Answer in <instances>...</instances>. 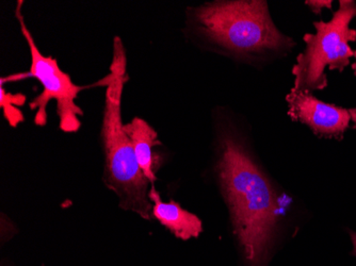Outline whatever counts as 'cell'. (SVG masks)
Returning <instances> with one entry per match:
<instances>
[{"label": "cell", "mask_w": 356, "mask_h": 266, "mask_svg": "<svg viewBox=\"0 0 356 266\" xmlns=\"http://www.w3.org/2000/svg\"><path fill=\"white\" fill-rule=\"evenodd\" d=\"M215 171L245 266H269L289 225L291 201L256 157L245 130L215 113Z\"/></svg>", "instance_id": "cell-1"}, {"label": "cell", "mask_w": 356, "mask_h": 266, "mask_svg": "<svg viewBox=\"0 0 356 266\" xmlns=\"http://www.w3.org/2000/svg\"><path fill=\"white\" fill-rule=\"evenodd\" d=\"M185 33L205 51L250 65L281 59L296 46L275 25L265 0H216L189 7Z\"/></svg>", "instance_id": "cell-2"}, {"label": "cell", "mask_w": 356, "mask_h": 266, "mask_svg": "<svg viewBox=\"0 0 356 266\" xmlns=\"http://www.w3.org/2000/svg\"><path fill=\"white\" fill-rule=\"evenodd\" d=\"M105 106L102 119L101 139L105 155L104 181L119 198V206L126 211L151 219L149 201L151 182L140 169L131 139L124 129L122 99L128 81L127 55L121 38L115 37L109 73L103 78Z\"/></svg>", "instance_id": "cell-3"}, {"label": "cell", "mask_w": 356, "mask_h": 266, "mask_svg": "<svg viewBox=\"0 0 356 266\" xmlns=\"http://www.w3.org/2000/svg\"><path fill=\"white\" fill-rule=\"evenodd\" d=\"M356 17V1L341 0L329 22H315L316 33H306L304 51L296 58L293 89L313 94L327 87L325 69L343 73L354 57L350 43L356 41L351 23Z\"/></svg>", "instance_id": "cell-4"}, {"label": "cell", "mask_w": 356, "mask_h": 266, "mask_svg": "<svg viewBox=\"0 0 356 266\" xmlns=\"http://www.w3.org/2000/svg\"><path fill=\"white\" fill-rule=\"evenodd\" d=\"M23 1H17L15 9L16 19L19 21V30L29 48L30 67L26 73L16 74L1 78L0 82L19 81L27 78H35L41 83L43 91L29 103L30 110H37L35 115V125L43 127L47 124V106L51 101H56L59 128L65 133H74L81 127L80 116L83 111L76 103L78 94L92 87H103V79L95 85H77L74 83L69 74L62 71L57 60L51 56H44L35 43V38L27 27L23 14Z\"/></svg>", "instance_id": "cell-5"}, {"label": "cell", "mask_w": 356, "mask_h": 266, "mask_svg": "<svg viewBox=\"0 0 356 266\" xmlns=\"http://www.w3.org/2000/svg\"><path fill=\"white\" fill-rule=\"evenodd\" d=\"M286 101L291 121L307 126L320 138L341 139L352 122L349 109L319 101L307 92L291 89Z\"/></svg>", "instance_id": "cell-6"}, {"label": "cell", "mask_w": 356, "mask_h": 266, "mask_svg": "<svg viewBox=\"0 0 356 266\" xmlns=\"http://www.w3.org/2000/svg\"><path fill=\"white\" fill-rule=\"evenodd\" d=\"M149 197L153 206L152 216L178 239L187 241L199 237L203 232V223L199 216L175 201L165 203L154 185L149 189Z\"/></svg>", "instance_id": "cell-7"}, {"label": "cell", "mask_w": 356, "mask_h": 266, "mask_svg": "<svg viewBox=\"0 0 356 266\" xmlns=\"http://www.w3.org/2000/svg\"><path fill=\"white\" fill-rule=\"evenodd\" d=\"M124 129L133 144L140 169L153 185L157 180L158 167V155L154 153V148L161 145L157 132L141 117H135L129 123L124 124Z\"/></svg>", "instance_id": "cell-8"}, {"label": "cell", "mask_w": 356, "mask_h": 266, "mask_svg": "<svg viewBox=\"0 0 356 266\" xmlns=\"http://www.w3.org/2000/svg\"><path fill=\"white\" fill-rule=\"evenodd\" d=\"M26 96L23 94H11L6 92L3 85L0 83V106L3 110V115L11 127L15 128L25 121L19 106L24 105Z\"/></svg>", "instance_id": "cell-9"}, {"label": "cell", "mask_w": 356, "mask_h": 266, "mask_svg": "<svg viewBox=\"0 0 356 266\" xmlns=\"http://www.w3.org/2000/svg\"><path fill=\"white\" fill-rule=\"evenodd\" d=\"M304 3H305L316 15H319L322 10L332 9V6H333V1H332V0H307V1H305Z\"/></svg>", "instance_id": "cell-10"}, {"label": "cell", "mask_w": 356, "mask_h": 266, "mask_svg": "<svg viewBox=\"0 0 356 266\" xmlns=\"http://www.w3.org/2000/svg\"><path fill=\"white\" fill-rule=\"evenodd\" d=\"M350 239H351L352 245H353V249H352V256L356 258V232L349 230Z\"/></svg>", "instance_id": "cell-11"}, {"label": "cell", "mask_w": 356, "mask_h": 266, "mask_svg": "<svg viewBox=\"0 0 356 266\" xmlns=\"http://www.w3.org/2000/svg\"><path fill=\"white\" fill-rule=\"evenodd\" d=\"M349 111L351 114L352 123H354V127H356V108H351Z\"/></svg>", "instance_id": "cell-12"}, {"label": "cell", "mask_w": 356, "mask_h": 266, "mask_svg": "<svg viewBox=\"0 0 356 266\" xmlns=\"http://www.w3.org/2000/svg\"><path fill=\"white\" fill-rule=\"evenodd\" d=\"M354 58H355V61L352 64V69H353L354 74L356 75V51H354Z\"/></svg>", "instance_id": "cell-13"}]
</instances>
